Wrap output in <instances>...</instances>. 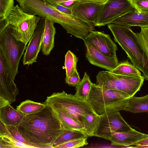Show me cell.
Here are the masks:
<instances>
[{"instance_id":"f35d334b","label":"cell","mask_w":148,"mask_h":148,"mask_svg":"<svg viewBox=\"0 0 148 148\" xmlns=\"http://www.w3.org/2000/svg\"><path fill=\"white\" fill-rule=\"evenodd\" d=\"M90 1L101 4H104L108 0H89Z\"/></svg>"},{"instance_id":"5b68a950","label":"cell","mask_w":148,"mask_h":148,"mask_svg":"<svg viewBox=\"0 0 148 148\" xmlns=\"http://www.w3.org/2000/svg\"><path fill=\"white\" fill-rule=\"evenodd\" d=\"M53 109L62 110L79 123L83 125L82 117L84 115L95 113L89 103L74 95L65 91L54 92L47 97L44 103Z\"/></svg>"},{"instance_id":"d4e9b609","label":"cell","mask_w":148,"mask_h":148,"mask_svg":"<svg viewBox=\"0 0 148 148\" xmlns=\"http://www.w3.org/2000/svg\"><path fill=\"white\" fill-rule=\"evenodd\" d=\"M92 83L85 72L82 79L75 87V96L86 100L90 91Z\"/></svg>"},{"instance_id":"52a82bcc","label":"cell","mask_w":148,"mask_h":148,"mask_svg":"<svg viewBox=\"0 0 148 148\" xmlns=\"http://www.w3.org/2000/svg\"><path fill=\"white\" fill-rule=\"evenodd\" d=\"M144 79L142 75L127 76L108 71H99L96 76V83L99 86L107 89L123 92L131 97L140 90Z\"/></svg>"},{"instance_id":"e0dca14e","label":"cell","mask_w":148,"mask_h":148,"mask_svg":"<svg viewBox=\"0 0 148 148\" xmlns=\"http://www.w3.org/2000/svg\"><path fill=\"white\" fill-rule=\"evenodd\" d=\"M111 23L130 27H148V12H140L135 9L115 19Z\"/></svg>"},{"instance_id":"6da1fadb","label":"cell","mask_w":148,"mask_h":148,"mask_svg":"<svg viewBox=\"0 0 148 148\" xmlns=\"http://www.w3.org/2000/svg\"><path fill=\"white\" fill-rule=\"evenodd\" d=\"M17 127L24 137L36 148H52L64 130L55 111L47 104L38 111L25 114Z\"/></svg>"},{"instance_id":"7402d4cb","label":"cell","mask_w":148,"mask_h":148,"mask_svg":"<svg viewBox=\"0 0 148 148\" xmlns=\"http://www.w3.org/2000/svg\"><path fill=\"white\" fill-rule=\"evenodd\" d=\"M110 72L115 74L127 76H142L140 70L128 60L119 63L115 68Z\"/></svg>"},{"instance_id":"8992f818","label":"cell","mask_w":148,"mask_h":148,"mask_svg":"<svg viewBox=\"0 0 148 148\" xmlns=\"http://www.w3.org/2000/svg\"><path fill=\"white\" fill-rule=\"evenodd\" d=\"M42 18L27 13L18 6H14L7 18L11 34L26 45L29 41Z\"/></svg>"},{"instance_id":"ab89813d","label":"cell","mask_w":148,"mask_h":148,"mask_svg":"<svg viewBox=\"0 0 148 148\" xmlns=\"http://www.w3.org/2000/svg\"><path fill=\"white\" fill-rule=\"evenodd\" d=\"M141 148H148V146H144V147H142Z\"/></svg>"},{"instance_id":"603a6c76","label":"cell","mask_w":148,"mask_h":148,"mask_svg":"<svg viewBox=\"0 0 148 148\" xmlns=\"http://www.w3.org/2000/svg\"><path fill=\"white\" fill-rule=\"evenodd\" d=\"M100 118V115L95 113L89 114L82 116L84 128L86 134L88 136H95Z\"/></svg>"},{"instance_id":"83f0119b","label":"cell","mask_w":148,"mask_h":148,"mask_svg":"<svg viewBox=\"0 0 148 148\" xmlns=\"http://www.w3.org/2000/svg\"><path fill=\"white\" fill-rule=\"evenodd\" d=\"M78 58L72 52L69 50L65 56L64 68L66 77L71 75L77 70L76 66Z\"/></svg>"},{"instance_id":"5bb4252c","label":"cell","mask_w":148,"mask_h":148,"mask_svg":"<svg viewBox=\"0 0 148 148\" xmlns=\"http://www.w3.org/2000/svg\"><path fill=\"white\" fill-rule=\"evenodd\" d=\"M103 4L90 1L79 2L71 9L76 18L94 27Z\"/></svg>"},{"instance_id":"60d3db41","label":"cell","mask_w":148,"mask_h":148,"mask_svg":"<svg viewBox=\"0 0 148 148\" xmlns=\"http://www.w3.org/2000/svg\"><path fill=\"white\" fill-rule=\"evenodd\" d=\"M131 1H136L139 0H130Z\"/></svg>"},{"instance_id":"f546056e","label":"cell","mask_w":148,"mask_h":148,"mask_svg":"<svg viewBox=\"0 0 148 148\" xmlns=\"http://www.w3.org/2000/svg\"><path fill=\"white\" fill-rule=\"evenodd\" d=\"M136 39L148 57V27H141L139 33H135Z\"/></svg>"},{"instance_id":"3957f363","label":"cell","mask_w":148,"mask_h":148,"mask_svg":"<svg viewBox=\"0 0 148 148\" xmlns=\"http://www.w3.org/2000/svg\"><path fill=\"white\" fill-rule=\"evenodd\" d=\"M114 39L127 54L132 64L148 80V57L130 27L111 23L108 25Z\"/></svg>"},{"instance_id":"8fae6325","label":"cell","mask_w":148,"mask_h":148,"mask_svg":"<svg viewBox=\"0 0 148 148\" xmlns=\"http://www.w3.org/2000/svg\"><path fill=\"white\" fill-rule=\"evenodd\" d=\"M0 50V108L16 100L19 90Z\"/></svg>"},{"instance_id":"4fadbf2b","label":"cell","mask_w":148,"mask_h":148,"mask_svg":"<svg viewBox=\"0 0 148 148\" xmlns=\"http://www.w3.org/2000/svg\"><path fill=\"white\" fill-rule=\"evenodd\" d=\"M46 19L42 18L26 47L22 60L24 65L28 66L37 62L38 55L41 48Z\"/></svg>"},{"instance_id":"f1b7e54d","label":"cell","mask_w":148,"mask_h":148,"mask_svg":"<svg viewBox=\"0 0 148 148\" xmlns=\"http://www.w3.org/2000/svg\"><path fill=\"white\" fill-rule=\"evenodd\" d=\"M14 0H0V21L6 19L14 5Z\"/></svg>"},{"instance_id":"d6a6232c","label":"cell","mask_w":148,"mask_h":148,"mask_svg":"<svg viewBox=\"0 0 148 148\" xmlns=\"http://www.w3.org/2000/svg\"><path fill=\"white\" fill-rule=\"evenodd\" d=\"M81 81L79 74L77 70L71 75L65 78L66 83L72 86H75Z\"/></svg>"},{"instance_id":"4316f807","label":"cell","mask_w":148,"mask_h":148,"mask_svg":"<svg viewBox=\"0 0 148 148\" xmlns=\"http://www.w3.org/2000/svg\"><path fill=\"white\" fill-rule=\"evenodd\" d=\"M35 148L21 142L7 132L5 135H0V148Z\"/></svg>"},{"instance_id":"836d02e7","label":"cell","mask_w":148,"mask_h":148,"mask_svg":"<svg viewBox=\"0 0 148 148\" xmlns=\"http://www.w3.org/2000/svg\"><path fill=\"white\" fill-rule=\"evenodd\" d=\"M135 8L140 12H148V0L131 1Z\"/></svg>"},{"instance_id":"484cf974","label":"cell","mask_w":148,"mask_h":148,"mask_svg":"<svg viewBox=\"0 0 148 148\" xmlns=\"http://www.w3.org/2000/svg\"><path fill=\"white\" fill-rule=\"evenodd\" d=\"M45 103L35 102L28 99L21 102L16 109L24 114H32L38 111L46 106Z\"/></svg>"},{"instance_id":"d6986e66","label":"cell","mask_w":148,"mask_h":148,"mask_svg":"<svg viewBox=\"0 0 148 148\" xmlns=\"http://www.w3.org/2000/svg\"><path fill=\"white\" fill-rule=\"evenodd\" d=\"M54 23L46 19L44 31L41 46L43 54L49 55L54 47L55 35L56 33Z\"/></svg>"},{"instance_id":"9c48e42d","label":"cell","mask_w":148,"mask_h":148,"mask_svg":"<svg viewBox=\"0 0 148 148\" xmlns=\"http://www.w3.org/2000/svg\"><path fill=\"white\" fill-rule=\"evenodd\" d=\"M100 115L99 122L95 136L109 140L113 132H125L132 129L123 119L119 111Z\"/></svg>"},{"instance_id":"30bf717a","label":"cell","mask_w":148,"mask_h":148,"mask_svg":"<svg viewBox=\"0 0 148 148\" xmlns=\"http://www.w3.org/2000/svg\"><path fill=\"white\" fill-rule=\"evenodd\" d=\"M135 9L130 0H108L103 4L94 27H100L108 25Z\"/></svg>"},{"instance_id":"1f68e13d","label":"cell","mask_w":148,"mask_h":148,"mask_svg":"<svg viewBox=\"0 0 148 148\" xmlns=\"http://www.w3.org/2000/svg\"><path fill=\"white\" fill-rule=\"evenodd\" d=\"M5 126L8 133L17 140L27 145L34 146L24 137L19 132L16 127L6 125Z\"/></svg>"},{"instance_id":"277c9868","label":"cell","mask_w":148,"mask_h":148,"mask_svg":"<svg viewBox=\"0 0 148 148\" xmlns=\"http://www.w3.org/2000/svg\"><path fill=\"white\" fill-rule=\"evenodd\" d=\"M131 97L126 93L116 90L107 89L92 84L86 101L97 114L124 110Z\"/></svg>"},{"instance_id":"d590c367","label":"cell","mask_w":148,"mask_h":148,"mask_svg":"<svg viewBox=\"0 0 148 148\" xmlns=\"http://www.w3.org/2000/svg\"><path fill=\"white\" fill-rule=\"evenodd\" d=\"M79 1L70 0L67 1L59 3V4L66 7L72 9V8Z\"/></svg>"},{"instance_id":"ffe728a7","label":"cell","mask_w":148,"mask_h":148,"mask_svg":"<svg viewBox=\"0 0 148 148\" xmlns=\"http://www.w3.org/2000/svg\"><path fill=\"white\" fill-rule=\"evenodd\" d=\"M124 110L135 113L148 112V94L141 97H131Z\"/></svg>"},{"instance_id":"cb8c5ba5","label":"cell","mask_w":148,"mask_h":148,"mask_svg":"<svg viewBox=\"0 0 148 148\" xmlns=\"http://www.w3.org/2000/svg\"><path fill=\"white\" fill-rule=\"evenodd\" d=\"M88 136L80 131L74 130H64L62 134L56 140L52 145V148L67 141L79 138H87Z\"/></svg>"},{"instance_id":"4dcf8cb0","label":"cell","mask_w":148,"mask_h":148,"mask_svg":"<svg viewBox=\"0 0 148 148\" xmlns=\"http://www.w3.org/2000/svg\"><path fill=\"white\" fill-rule=\"evenodd\" d=\"M87 138H79L72 140L56 146V148H76L83 147L88 144Z\"/></svg>"},{"instance_id":"9a60e30c","label":"cell","mask_w":148,"mask_h":148,"mask_svg":"<svg viewBox=\"0 0 148 148\" xmlns=\"http://www.w3.org/2000/svg\"><path fill=\"white\" fill-rule=\"evenodd\" d=\"M84 42L86 48V57L91 64L109 71L118 66L119 63L117 57H107L97 51L88 43Z\"/></svg>"},{"instance_id":"44dd1931","label":"cell","mask_w":148,"mask_h":148,"mask_svg":"<svg viewBox=\"0 0 148 148\" xmlns=\"http://www.w3.org/2000/svg\"><path fill=\"white\" fill-rule=\"evenodd\" d=\"M53 109L57 114L64 129L78 130L86 134L84 126L77 122L66 112L59 109Z\"/></svg>"},{"instance_id":"74e56055","label":"cell","mask_w":148,"mask_h":148,"mask_svg":"<svg viewBox=\"0 0 148 148\" xmlns=\"http://www.w3.org/2000/svg\"><path fill=\"white\" fill-rule=\"evenodd\" d=\"M133 145H136V148L148 146V138L134 143Z\"/></svg>"},{"instance_id":"ba28073f","label":"cell","mask_w":148,"mask_h":148,"mask_svg":"<svg viewBox=\"0 0 148 148\" xmlns=\"http://www.w3.org/2000/svg\"><path fill=\"white\" fill-rule=\"evenodd\" d=\"M26 46L13 36L8 25L0 32V50L14 79L18 73L19 63Z\"/></svg>"},{"instance_id":"ac0fdd59","label":"cell","mask_w":148,"mask_h":148,"mask_svg":"<svg viewBox=\"0 0 148 148\" xmlns=\"http://www.w3.org/2000/svg\"><path fill=\"white\" fill-rule=\"evenodd\" d=\"M24 114L14 109L10 104L0 108V121L6 125L17 127L21 122Z\"/></svg>"},{"instance_id":"e575fe53","label":"cell","mask_w":148,"mask_h":148,"mask_svg":"<svg viewBox=\"0 0 148 148\" xmlns=\"http://www.w3.org/2000/svg\"><path fill=\"white\" fill-rule=\"evenodd\" d=\"M53 6L62 13L70 16H74L73 14L72 9L70 8L66 7L59 4Z\"/></svg>"},{"instance_id":"2e32d148","label":"cell","mask_w":148,"mask_h":148,"mask_svg":"<svg viewBox=\"0 0 148 148\" xmlns=\"http://www.w3.org/2000/svg\"><path fill=\"white\" fill-rule=\"evenodd\" d=\"M148 138V134L139 132L132 129L122 132H113L109 138L112 145L121 146L126 148H136L130 146L140 141Z\"/></svg>"},{"instance_id":"7c38bea8","label":"cell","mask_w":148,"mask_h":148,"mask_svg":"<svg viewBox=\"0 0 148 148\" xmlns=\"http://www.w3.org/2000/svg\"><path fill=\"white\" fill-rule=\"evenodd\" d=\"M99 52L109 57H117V48L108 34L103 32L92 31L84 40Z\"/></svg>"},{"instance_id":"8d00e7d4","label":"cell","mask_w":148,"mask_h":148,"mask_svg":"<svg viewBox=\"0 0 148 148\" xmlns=\"http://www.w3.org/2000/svg\"><path fill=\"white\" fill-rule=\"evenodd\" d=\"M49 4L52 6H53L57 4H59L61 2L70 0H45ZM77 1L79 2H84L90 1L89 0H73Z\"/></svg>"},{"instance_id":"7a4b0ae2","label":"cell","mask_w":148,"mask_h":148,"mask_svg":"<svg viewBox=\"0 0 148 148\" xmlns=\"http://www.w3.org/2000/svg\"><path fill=\"white\" fill-rule=\"evenodd\" d=\"M25 12L60 25L67 33L83 40L94 27L59 11L45 0H16Z\"/></svg>"}]
</instances>
